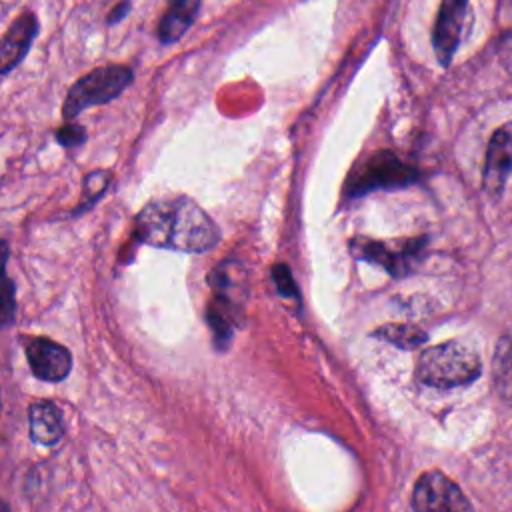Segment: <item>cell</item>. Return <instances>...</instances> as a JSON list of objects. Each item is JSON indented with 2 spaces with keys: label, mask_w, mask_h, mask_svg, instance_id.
<instances>
[{
  "label": "cell",
  "mask_w": 512,
  "mask_h": 512,
  "mask_svg": "<svg viewBox=\"0 0 512 512\" xmlns=\"http://www.w3.org/2000/svg\"><path fill=\"white\" fill-rule=\"evenodd\" d=\"M136 240L178 252H208L220 240L216 222L188 196L154 198L134 218Z\"/></svg>",
  "instance_id": "obj_1"
},
{
  "label": "cell",
  "mask_w": 512,
  "mask_h": 512,
  "mask_svg": "<svg viewBox=\"0 0 512 512\" xmlns=\"http://www.w3.org/2000/svg\"><path fill=\"white\" fill-rule=\"evenodd\" d=\"M480 374L482 362L478 354L460 340L430 346L416 362V380L442 390L472 384Z\"/></svg>",
  "instance_id": "obj_2"
},
{
  "label": "cell",
  "mask_w": 512,
  "mask_h": 512,
  "mask_svg": "<svg viewBox=\"0 0 512 512\" xmlns=\"http://www.w3.org/2000/svg\"><path fill=\"white\" fill-rule=\"evenodd\" d=\"M416 180L418 172L414 166L402 162L390 150H378L350 170L344 184V194L348 198H358L374 190L404 188Z\"/></svg>",
  "instance_id": "obj_3"
},
{
  "label": "cell",
  "mask_w": 512,
  "mask_h": 512,
  "mask_svg": "<svg viewBox=\"0 0 512 512\" xmlns=\"http://www.w3.org/2000/svg\"><path fill=\"white\" fill-rule=\"evenodd\" d=\"M132 82V70L122 64H108L80 76L68 90L62 104V114L72 120L90 106H100L114 100Z\"/></svg>",
  "instance_id": "obj_4"
},
{
  "label": "cell",
  "mask_w": 512,
  "mask_h": 512,
  "mask_svg": "<svg viewBox=\"0 0 512 512\" xmlns=\"http://www.w3.org/2000/svg\"><path fill=\"white\" fill-rule=\"evenodd\" d=\"M424 246V236L396 242H380L356 236L348 242V248L356 258L382 266L394 278H402L414 272L418 262L424 258Z\"/></svg>",
  "instance_id": "obj_5"
},
{
  "label": "cell",
  "mask_w": 512,
  "mask_h": 512,
  "mask_svg": "<svg viewBox=\"0 0 512 512\" xmlns=\"http://www.w3.org/2000/svg\"><path fill=\"white\" fill-rule=\"evenodd\" d=\"M410 506L418 512H462L472 508L458 484H454L440 470H428L418 476L412 488Z\"/></svg>",
  "instance_id": "obj_6"
},
{
  "label": "cell",
  "mask_w": 512,
  "mask_h": 512,
  "mask_svg": "<svg viewBox=\"0 0 512 512\" xmlns=\"http://www.w3.org/2000/svg\"><path fill=\"white\" fill-rule=\"evenodd\" d=\"M512 172V132L508 126H500L490 136L484 170H482V188L484 192L498 200L508 184Z\"/></svg>",
  "instance_id": "obj_7"
},
{
  "label": "cell",
  "mask_w": 512,
  "mask_h": 512,
  "mask_svg": "<svg viewBox=\"0 0 512 512\" xmlns=\"http://www.w3.org/2000/svg\"><path fill=\"white\" fill-rule=\"evenodd\" d=\"M26 360L32 374L44 382H60L72 368L70 350L44 336L30 338L26 342Z\"/></svg>",
  "instance_id": "obj_8"
},
{
  "label": "cell",
  "mask_w": 512,
  "mask_h": 512,
  "mask_svg": "<svg viewBox=\"0 0 512 512\" xmlns=\"http://www.w3.org/2000/svg\"><path fill=\"white\" fill-rule=\"evenodd\" d=\"M468 0H442L432 30V46L438 62L446 68L450 66L454 52L460 44Z\"/></svg>",
  "instance_id": "obj_9"
},
{
  "label": "cell",
  "mask_w": 512,
  "mask_h": 512,
  "mask_svg": "<svg viewBox=\"0 0 512 512\" xmlns=\"http://www.w3.org/2000/svg\"><path fill=\"white\" fill-rule=\"evenodd\" d=\"M38 32V20L34 12H22L2 40L0 60H2V74H8L14 66L22 62V58L28 54L32 40Z\"/></svg>",
  "instance_id": "obj_10"
},
{
  "label": "cell",
  "mask_w": 512,
  "mask_h": 512,
  "mask_svg": "<svg viewBox=\"0 0 512 512\" xmlns=\"http://www.w3.org/2000/svg\"><path fill=\"white\" fill-rule=\"evenodd\" d=\"M30 440L42 446H54L64 436L62 412L52 400H36L28 406Z\"/></svg>",
  "instance_id": "obj_11"
},
{
  "label": "cell",
  "mask_w": 512,
  "mask_h": 512,
  "mask_svg": "<svg viewBox=\"0 0 512 512\" xmlns=\"http://www.w3.org/2000/svg\"><path fill=\"white\" fill-rule=\"evenodd\" d=\"M200 10V0H170L166 12L158 22V40L162 44H172L184 36L192 26Z\"/></svg>",
  "instance_id": "obj_12"
},
{
  "label": "cell",
  "mask_w": 512,
  "mask_h": 512,
  "mask_svg": "<svg viewBox=\"0 0 512 512\" xmlns=\"http://www.w3.org/2000/svg\"><path fill=\"white\" fill-rule=\"evenodd\" d=\"M492 378L494 388L502 402L512 406V328H508L496 344L492 360Z\"/></svg>",
  "instance_id": "obj_13"
},
{
  "label": "cell",
  "mask_w": 512,
  "mask_h": 512,
  "mask_svg": "<svg viewBox=\"0 0 512 512\" xmlns=\"http://www.w3.org/2000/svg\"><path fill=\"white\" fill-rule=\"evenodd\" d=\"M372 336L380 338V340H386L392 346L402 348V350H414V348L422 346L428 338V334L422 328H418L416 324H408V322H404V324H398V322L396 324H384V326L376 328L372 332Z\"/></svg>",
  "instance_id": "obj_14"
},
{
  "label": "cell",
  "mask_w": 512,
  "mask_h": 512,
  "mask_svg": "<svg viewBox=\"0 0 512 512\" xmlns=\"http://www.w3.org/2000/svg\"><path fill=\"white\" fill-rule=\"evenodd\" d=\"M108 182H110V172H108V170L90 172V174L86 176V182H84V200L80 202V206L76 208V212L88 210V208L102 196V192L106 190Z\"/></svg>",
  "instance_id": "obj_15"
},
{
  "label": "cell",
  "mask_w": 512,
  "mask_h": 512,
  "mask_svg": "<svg viewBox=\"0 0 512 512\" xmlns=\"http://www.w3.org/2000/svg\"><path fill=\"white\" fill-rule=\"evenodd\" d=\"M272 280H274L278 292L284 298L294 300L296 304L300 302V290H298V286H296V282L292 278V272H290V268L286 264H274L272 266Z\"/></svg>",
  "instance_id": "obj_16"
},
{
  "label": "cell",
  "mask_w": 512,
  "mask_h": 512,
  "mask_svg": "<svg viewBox=\"0 0 512 512\" xmlns=\"http://www.w3.org/2000/svg\"><path fill=\"white\" fill-rule=\"evenodd\" d=\"M56 140L62 146H66V148L78 146V144H82L86 140V130L82 126H78V124H64V126H60L56 130Z\"/></svg>",
  "instance_id": "obj_17"
},
{
  "label": "cell",
  "mask_w": 512,
  "mask_h": 512,
  "mask_svg": "<svg viewBox=\"0 0 512 512\" xmlns=\"http://www.w3.org/2000/svg\"><path fill=\"white\" fill-rule=\"evenodd\" d=\"M16 310V300H14V282L10 276L4 278V292H2V324L6 326Z\"/></svg>",
  "instance_id": "obj_18"
},
{
  "label": "cell",
  "mask_w": 512,
  "mask_h": 512,
  "mask_svg": "<svg viewBox=\"0 0 512 512\" xmlns=\"http://www.w3.org/2000/svg\"><path fill=\"white\" fill-rule=\"evenodd\" d=\"M128 12H130V0H122L120 4H116V6L112 8V12L108 14L106 22H108V24H116V22H120L124 16H128Z\"/></svg>",
  "instance_id": "obj_19"
}]
</instances>
